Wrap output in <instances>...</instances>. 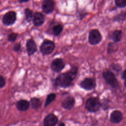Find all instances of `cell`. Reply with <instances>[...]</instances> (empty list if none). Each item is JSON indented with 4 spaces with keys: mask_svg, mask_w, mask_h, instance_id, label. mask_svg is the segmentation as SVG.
<instances>
[{
    "mask_svg": "<svg viewBox=\"0 0 126 126\" xmlns=\"http://www.w3.org/2000/svg\"><path fill=\"white\" fill-rule=\"evenodd\" d=\"M78 73V67H72L67 72L59 75L55 79L54 85L56 87L66 88L72 84L73 80L76 78Z\"/></svg>",
    "mask_w": 126,
    "mask_h": 126,
    "instance_id": "6da1fadb",
    "label": "cell"
},
{
    "mask_svg": "<svg viewBox=\"0 0 126 126\" xmlns=\"http://www.w3.org/2000/svg\"><path fill=\"white\" fill-rule=\"evenodd\" d=\"M101 107V103L97 97H90L86 101L85 108L91 113H94L99 110Z\"/></svg>",
    "mask_w": 126,
    "mask_h": 126,
    "instance_id": "7a4b0ae2",
    "label": "cell"
},
{
    "mask_svg": "<svg viewBox=\"0 0 126 126\" xmlns=\"http://www.w3.org/2000/svg\"><path fill=\"white\" fill-rule=\"evenodd\" d=\"M102 76L107 84L113 88L119 86V83L114 74L110 70H106L102 73Z\"/></svg>",
    "mask_w": 126,
    "mask_h": 126,
    "instance_id": "3957f363",
    "label": "cell"
},
{
    "mask_svg": "<svg viewBox=\"0 0 126 126\" xmlns=\"http://www.w3.org/2000/svg\"><path fill=\"white\" fill-rule=\"evenodd\" d=\"M55 48V45L54 42L48 39H45L41 44L40 50L43 55H48L53 52Z\"/></svg>",
    "mask_w": 126,
    "mask_h": 126,
    "instance_id": "277c9868",
    "label": "cell"
},
{
    "mask_svg": "<svg viewBox=\"0 0 126 126\" xmlns=\"http://www.w3.org/2000/svg\"><path fill=\"white\" fill-rule=\"evenodd\" d=\"M102 36L99 31L97 29H93L90 31L88 36V41L92 45H95L100 42Z\"/></svg>",
    "mask_w": 126,
    "mask_h": 126,
    "instance_id": "5b68a950",
    "label": "cell"
},
{
    "mask_svg": "<svg viewBox=\"0 0 126 126\" xmlns=\"http://www.w3.org/2000/svg\"><path fill=\"white\" fill-rule=\"evenodd\" d=\"M80 86L86 91H91L95 87L96 82L95 79L93 78H85L81 82Z\"/></svg>",
    "mask_w": 126,
    "mask_h": 126,
    "instance_id": "8992f818",
    "label": "cell"
},
{
    "mask_svg": "<svg viewBox=\"0 0 126 126\" xmlns=\"http://www.w3.org/2000/svg\"><path fill=\"white\" fill-rule=\"evenodd\" d=\"M65 66V63L62 58H56L51 63V68L56 72H61Z\"/></svg>",
    "mask_w": 126,
    "mask_h": 126,
    "instance_id": "52a82bcc",
    "label": "cell"
},
{
    "mask_svg": "<svg viewBox=\"0 0 126 126\" xmlns=\"http://www.w3.org/2000/svg\"><path fill=\"white\" fill-rule=\"evenodd\" d=\"M16 20V13L13 11L7 12L3 17L2 22L5 26H10L13 24Z\"/></svg>",
    "mask_w": 126,
    "mask_h": 126,
    "instance_id": "ba28073f",
    "label": "cell"
},
{
    "mask_svg": "<svg viewBox=\"0 0 126 126\" xmlns=\"http://www.w3.org/2000/svg\"><path fill=\"white\" fill-rule=\"evenodd\" d=\"M58 122V117L53 113L47 115L44 119L43 124L44 126H54Z\"/></svg>",
    "mask_w": 126,
    "mask_h": 126,
    "instance_id": "9c48e42d",
    "label": "cell"
},
{
    "mask_svg": "<svg viewBox=\"0 0 126 126\" xmlns=\"http://www.w3.org/2000/svg\"><path fill=\"white\" fill-rule=\"evenodd\" d=\"M26 49L28 55L31 56L34 54L37 51V46L35 41L32 39L30 38L27 40L26 42Z\"/></svg>",
    "mask_w": 126,
    "mask_h": 126,
    "instance_id": "30bf717a",
    "label": "cell"
},
{
    "mask_svg": "<svg viewBox=\"0 0 126 126\" xmlns=\"http://www.w3.org/2000/svg\"><path fill=\"white\" fill-rule=\"evenodd\" d=\"M54 2L53 0H44L42 5V11L45 14H49L54 10Z\"/></svg>",
    "mask_w": 126,
    "mask_h": 126,
    "instance_id": "8fae6325",
    "label": "cell"
},
{
    "mask_svg": "<svg viewBox=\"0 0 126 126\" xmlns=\"http://www.w3.org/2000/svg\"><path fill=\"white\" fill-rule=\"evenodd\" d=\"M75 100L71 96H68L62 102V106L65 110H70L74 106Z\"/></svg>",
    "mask_w": 126,
    "mask_h": 126,
    "instance_id": "7c38bea8",
    "label": "cell"
},
{
    "mask_svg": "<svg viewBox=\"0 0 126 126\" xmlns=\"http://www.w3.org/2000/svg\"><path fill=\"white\" fill-rule=\"evenodd\" d=\"M44 16L40 12H36L33 17L32 22L33 25L35 27H39L41 26L44 22Z\"/></svg>",
    "mask_w": 126,
    "mask_h": 126,
    "instance_id": "4fadbf2b",
    "label": "cell"
},
{
    "mask_svg": "<svg viewBox=\"0 0 126 126\" xmlns=\"http://www.w3.org/2000/svg\"><path fill=\"white\" fill-rule=\"evenodd\" d=\"M123 119V115L121 112L119 110L113 111L110 115V120L111 123L118 124L121 122Z\"/></svg>",
    "mask_w": 126,
    "mask_h": 126,
    "instance_id": "5bb4252c",
    "label": "cell"
},
{
    "mask_svg": "<svg viewBox=\"0 0 126 126\" xmlns=\"http://www.w3.org/2000/svg\"><path fill=\"white\" fill-rule=\"evenodd\" d=\"M30 102L25 99L18 100L16 104L17 109L20 111H27L30 106Z\"/></svg>",
    "mask_w": 126,
    "mask_h": 126,
    "instance_id": "9a60e30c",
    "label": "cell"
},
{
    "mask_svg": "<svg viewBox=\"0 0 126 126\" xmlns=\"http://www.w3.org/2000/svg\"><path fill=\"white\" fill-rule=\"evenodd\" d=\"M30 103L32 108L35 110L39 109L41 106V102L40 100L37 97L32 98L30 100Z\"/></svg>",
    "mask_w": 126,
    "mask_h": 126,
    "instance_id": "2e32d148",
    "label": "cell"
},
{
    "mask_svg": "<svg viewBox=\"0 0 126 126\" xmlns=\"http://www.w3.org/2000/svg\"><path fill=\"white\" fill-rule=\"evenodd\" d=\"M122 32L119 30L115 31L111 35V38L115 42H119L122 37Z\"/></svg>",
    "mask_w": 126,
    "mask_h": 126,
    "instance_id": "e0dca14e",
    "label": "cell"
},
{
    "mask_svg": "<svg viewBox=\"0 0 126 126\" xmlns=\"http://www.w3.org/2000/svg\"><path fill=\"white\" fill-rule=\"evenodd\" d=\"M63 30V27L62 25L58 24L56 25H55L52 29L53 33L54 36H59L61 33L62 32Z\"/></svg>",
    "mask_w": 126,
    "mask_h": 126,
    "instance_id": "ac0fdd59",
    "label": "cell"
},
{
    "mask_svg": "<svg viewBox=\"0 0 126 126\" xmlns=\"http://www.w3.org/2000/svg\"><path fill=\"white\" fill-rule=\"evenodd\" d=\"M56 97V94L55 93H50L49 94L46 98L45 103H44V106L45 107H46L48 106L51 102H52L55 99Z\"/></svg>",
    "mask_w": 126,
    "mask_h": 126,
    "instance_id": "d6986e66",
    "label": "cell"
},
{
    "mask_svg": "<svg viewBox=\"0 0 126 126\" xmlns=\"http://www.w3.org/2000/svg\"><path fill=\"white\" fill-rule=\"evenodd\" d=\"M25 19L27 22H30L32 19V11L29 8H26L24 10Z\"/></svg>",
    "mask_w": 126,
    "mask_h": 126,
    "instance_id": "ffe728a7",
    "label": "cell"
},
{
    "mask_svg": "<svg viewBox=\"0 0 126 126\" xmlns=\"http://www.w3.org/2000/svg\"><path fill=\"white\" fill-rule=\"evenodd\" d=\"M117 50V45L115 43H109L107 46V52L108 53H112L116 52Z\"/></svg>",
    "mask_w": 126,
    "mask_h": 126,
    "instance_id": "44dd1931",
    "label": "cell"
},
{
    "mask_svg": "<svg viewBox=\"0 0 126 126\" xmlns=\"http://www.w3.org/2000/svg\"><path fill=\"white\" fill-rule=\"evenodd\" d=\"M18 33L15 32H11L10 34H9L7 36V40L9 41L10 42H13L15 41L16 38L18 37Z\"/></svg>",
    "mask_w": 126,
    "mask_h": 126,
    "instance_id": "7402d4cb",
    "label": "cell"
},
{
    "mask_svg": "<svg viewBox=\"0 0 126 126\" xmlns=\"http://www.w3.org/2000/svg\"><path fill=\"white\" fill-rule=\"evenodd\" d=\"M115 3L117 6L120 8H123L126 6V0H115Z\"/></svg>",
    "mask_w": 126,
    "mask_h": 126,
    "instance_id": "603a6c76",
    "label": "cell"
},
{
    "mask_svg": "<svg viewBox=\"0 0 126 126\" xmlns=\"http://www.w3.org/2000/svg\"><path fill=\"white\" fill-rule=\"evenodd\" d=\"M110 68L115 71H120L121 70V67L118 64H112L111 65Z\"/></svg>",
    "mask_w": 126,
    "mask_h": 126,
    "instance_id": "cb8c5ba5",
    "label": "cell"
},
{
    "mask_svg": "<svg viewBox=\"0 0 126 126\" xmlns=\"http://www.w3.org/2000/svg\"><path fill=\"white\" fill-rule=\"evenodd\" d=\"M6 84V81L2 75H0V88H3Z\"/></svg>",
    "mask_w": 126,
    "mask_h": 126,
    "instance_id": "d4e9b609",
    "label": "cell"
},
{
    "mask_svg": "<svg viewBox=\"0 0 126 126\" xmlns=\"http://www.w3.org/2000/svg\"><path fill=\"white\" fill-rule=\"evenodd\" d=\"M21 45L20 42H18L16 44H15L13 47V50L15 52H18L21 50Z\"/></svg>",
    "mask_w": 126,
    "mask_h": 126,
    "instance_id": "484cf974",
    "label": "cell"
},
{
    "mask_svg": "<svg viewBox=\"0 0 126 126\" xmlns=\"http://www.w3.org/2000/svg\"><path fill=\"white\" fill-rule=\"evenodd\" d=\"M121 77L123 79H125V80L126 79V69L122 73Z\"/></svg>",
    "mask_w": 126,
    "mask_h": 126,
    "instance_id": "4316f807",
    "label": "cell"
},
{
    "mask_svg": "<svg viewBox=\"0 0 126 126\" xmlns=\"http://www.w3.org/2000/svg\"><path fill=\"white\" fill-rule=\"evenodd\" d=\"M29 0H18L19 2H27Z\"/></svg>",
    "mask_w": 126,
    "mask_h": 126,
    "instance_id": "83f0119b",
    "label": "cell"
},
{
    "mask_svg": "<svg viewBox=\"0 0 126 126\" xmlns=\"http://www.w3.org/2000/svg\"><path fill=\"white\" fill-rule=\"evenodd\" d=\"M59 126H65V124L64 123H63V122H62V123H60L59 124Z\"/></svg>",
    "mask_w": 126,
    "mask_h": 126,
    "instance_id": "f1b7e54d",
    "label": "cell"
},
{
    "mask_svg": "<svg viewBox=\"0 0 126 126\" xmlns=\"http://www.w3.org/2000/svg\"><path fill=\"white\" fill-rule=\"evenodd\" d=\"M125 87L126 88V79L125 80Z\"/></svg>",
    "mask_w": 126,
    "mask_h": 126,
    "instance_id": "f546056e",
    "label": "cell"
}]
</instances>
